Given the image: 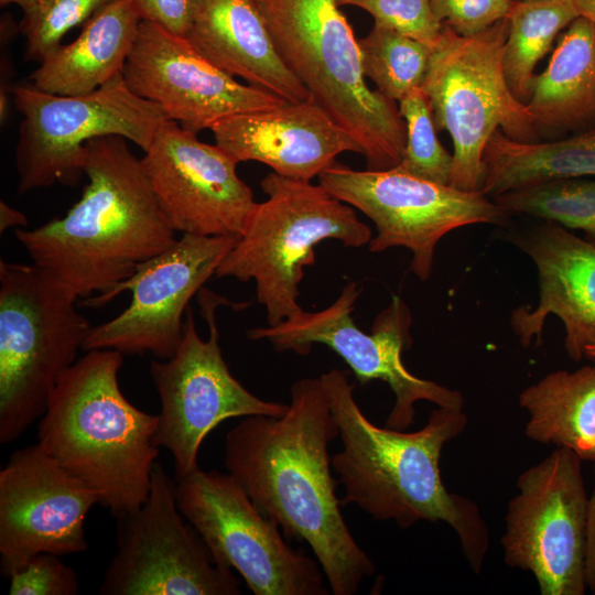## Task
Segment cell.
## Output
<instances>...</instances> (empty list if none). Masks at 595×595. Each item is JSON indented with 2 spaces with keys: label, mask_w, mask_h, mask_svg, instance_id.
<instances>
[{
  "label": "cell",
  "mask_w": 595,
  "mask_h": 595,
  "mask_svg": "<svg viewBox=\"0 0 595 595\" xmlns=\"http://www.w3.org/2000/svg\"><path fill=\"white\" fill-rule=\"evenodd\" d=\"M281 416L249 415L225 437L224 465L285 539L306 542L333 595H354L376 566L340 511L327 446L338 435L320 378L290 389Z\"/></svg>",
  "instance_id": "cell-1"
},
{
  "label": "cell",
  "mask_w": 595,
  "mask_h": 595,
  "mask_svg": "<svg viewBox=\"0 0 595 595\" xmlns=\"http://www.w3.org/2000/svg\"><path fill=\"white\" fill-rule=\"evenodd\" d=\"M358 43L364 75L383 96L398 102L422 86L431 47L378 23Z\"/></svg>",
  "instance_id": "cell-28"
},
{
  "label": "cell",
  "mask_w": 595,
  "mask_h": 595,
  "mask_svg": "<svg viewBox=\"0 0 595 595\" xmlns=\"http://www.w3.org/2000/svg\"><path fill=\"white\" fill-rule=\"evenodd\" d=\"M275 50L312 99L360 147L368 170L396 167L405 123L367 84L359 43L336 0H258Z\"/></svg>",
  "instance_id": "cell-5"
},
{
  "label": "cell",
  "mask_w": 595,
  "mask_h": 595,
  "mask_svg": "<svg viewBox=\"0 0 595 595\" xmlns=\"http://www.w3.org/2000/svg\"><path fill=\"white\" fill-rule=\"evenodd\" d=\"M360 294L355 281L348 282L338 298L317 312L302 311L278 325L253 328L251 339H267L277 350L307 355L314 344L335 351L351 369L360 383L382 380L394 394L393 408L386 426L404 430L414 422L416 401L462 410L461 392L412 375L401 354L410 347L412 317L407 304L393 296L377 315L370 333L358 328L351 313Z\"/></svg>",
  "instance_id": "cell-11"
},
{
  "label": "cell",
  "mask_w": 595,
  "mask_h": 595,
  "mask_svg": "<svg viewBox=\"0 0 595 595\" xmlns=\"http://www.w3.org/2000/svg\"><path fill=\"white\" fill-rule=\"evenodd\" d=\"M398 105L405 123V145L396 167L424 180L450 185L453 154L437 139L432 107L422 87L409 91Z\"/></svg>",
  "instance_id": "cell-30"
},
{
  "label": "cell",
  "mask_w": 595,
  "mask_h": 595,
  "mask_svg": "<svg viewBox=\"0 0 595 595\" xmlns=\"http://www.w3.org/2000/svg\"><path fill=\"white\" fill-rule=\"evenodd\" d=\"M318 184L374 221L377 235L369 251L411 250V271L422 281L430 278L435 247L447 232L502 224L509 213L479 191H461L397 167L360 171L335 162L318 175Z\"/></svg>",
  "instance_id": "cell-14"
},
{
  "label": "cell",
  "mask_w": 595,
  "mask_h": 595,
  "mask_svg": "<svg viewBox=\"0 0 595 595\" xmlns=\"http://www.w3.org/2000/svg\"><path fill=\"white\" fill-rule=\"evenodd\" d=\"M586 583L587 587L595 594V489L588 499L587 508Z\"/></svg>",
  "instance_id": "cell-36"
},
{
  "label": "cell",
  "mask_w": 595,
  "mask_h": 595,
  "mask_svg": "<svg viewBox=\"0 0 595 595\" xmlns=\"http://www.w3.org/2000/svg\"><path fill=\"white\" fill-rule=\"evenodd\" d=\"M508 31L507 18L469 36L443 25L421 86L436 130L452 138L450 185L461 191L480 192L483 153L495 131L501 128L508 137L527 141L536 127L527 104L513 96L505 76Z\"/></svg>",
  "instance_id": "cell-8"
},
{
  "label": "cell",
  "mask_w": 595,
  "mask_h": 595,
  "mask_svg": "<svg viewBox=\"0 0 595 595\" xmlns=\"http://www.w3.org/2000/svg\"><path fill=\"white\" fill-rule=\"evenodd\" d=\"M527 106L536 126L573 130L595 123V24L575 19L559 35L547 68L536 75Z\"/></svg>",
  "instance_id": "cell-24"
},
{
  "label": "cell",
  "mask_w": 595,
  "mask_h": 595,
  "mask_svg": "<svg viewBox=\"0 0 595 595\" xmlns=\"http://www.w3.org/2000/svg\"><path fill=\"white\" fill-rule=\"evenodd\" d=\"M519 405L530 415L524 430L530 440L595 461L594 363L548 374L520 392Z\"/></svg>",
  "instance_id": "cell-25"
},
{
  "label": "cell",
  "mask_w": 595,
  "mask_h": 595,
  "mask_svg": "<svg viewBox=\"0 0 595 595\" xmlns=\"http://www.w3.org/2000/svg\"><path fill=\"white\" fill-rule=\"evenodd\" d=\"M100 499L36 443L15 451L0 470V567L6 577L34 555L88 548L85 519Z\"/></svg>",
  "instance_id": "cell-18"
},
{
  "label": "cell",
  "mask_w": 595,
  "mask_h": 595,
  "mask_svg": "<svg viewBox=\"0 0 595 595\" xmlns=\"http://www.w3.org/2000/svg\"><path fill=\"white\" fill-rule=\"evenodd\" d=\"M141 18L129 0H113L96 12L79 35L40 63L29 79L63 96L88 94L119 74L136 41Z\"/></svg>",
  "instance_id": "cell-23"
},
{
  "label": "cell",
  "mask_w": 595,
  "mask_h": 595,
  "mask_svg": "<svg viewBox=\"0 0 595 595\" xmlns=\"http://www.w3.org/2000/svg\"><path fill=\"white\" fill-rule=\"evenodd\" d=\"M571 177H595V128L542 143L497 130L484 149L480 192L486 196Z\"/></svg>",
  "instance_id": "cell-26"
},
{
  "label": "cell",
  "mask_w": 595,
  "mask_h": 595,
  "mask_svg": "<svg viewBox=\"0 0 595 595\" xmlns=\"http://www.w3.org/2000/svg\"><path fill=\"white\" fill-rule=\"evenodd\" d=\"M28 225V219L23 213L11 207L6 202H0V231L9 228H23Z\"/></svg>",
  "instance_id": "cell-37"
},
{
  "label": "cell",
  "mask_w": 595,
  "mask_h": 595,
  "mask_svg": "<svg viewBox=\"0 0 595 595\" xmlns=\"http://www.w3.org/2000/svg\"><path fill=\"white\" fill-rule=\"evenodd\" d=\"M113 0H40L26 13L20 30L26 39L25 60L43 62L62 45L63 36L85 24Z\"/></svg>",
  "instance_id": "cell-31"
},
{
  "label": "cell",
  "mask_w": 595,
  "mask_h": 595,
  "mask_svg": "<svg viewBox=\"0 0 595 595\" xmlns=\"http://www.w3.org/2000/svg\"><path fill=\"white\" fill-rule=\"evenodd\" d=\"M581 17L591 20L595 24V0H574Z\"/></svg>",
  "instance_id": "cell-38"
},
{
  "label": "cell",
  "mask_w": 595,
  "mask_h": 595,
  "mask_svg": "<svg viewBox=\"0 0 595 595\" xmlns=\"http://www.w3.org/2000/svg\"><path fill=\"white\" fill-rule=\"evenodd\" d=\"M515 0H431L443 25L459 35L478 34L506 19Z\"/></svg>",
  "instance_id": "cell-34"
},
{
  "label": "cell",
  "mask_w": 595,
  "mask_h": 595,
  "mask_svg": "<svg viewBox=\"0 0 595 595\" xmlns=\"http://www.w3.org/2000/svg\"><path fill=\"white\" fill-rule=\"evenodd\" d=\"M515 244L537 267L540 300L533 310L511 313L513 333L524 347L533 337L540 343L545 318L554 314L565 328L567 356L581 361L595 344V245L552 221L516 235Z\"/></svg>",
  "instance_id": "cell-20"
},
{
  "label": "cell",
  "mask_w": 595,
  "mask_h": 595,
  "mask_svg": "<svg viewBox=\"0 0 595 595\" xmlns=\"http://www.w3.org/2000/svg\"><path fill=\"white\" fill-rule=\"evenodd\" d=\"M581 458L556 447L520 474L509 502L504 558L530 571L542 595H583L586 583L587 508Z\"/></svg>",
  "instance_id": "cell-15"
},
{
  "label": "cell",
  "mask_w": 595,
  "mask_h": 595,
  "mask_svg": "<svg viewBox=\"0 0 595 595\" xmlns=\"http://www.w3.org/2000/svg\"><path fill=\"white\" fill-rule=\"evenodd\" d=\"M122 77L132 93L155 102L170 120L196 134L223 118L286 102L266 89L241 84L186 37L144 20Z\"/></svg>",
  "instance_id": "cell-17"
},
{
  "label": "cell",
  "mask_w": 595,
  "mask_h": 595,
  "mask_svg": "<svg viewBox=\"0 0 595 595\" xmlns=\"http://www.w3.org/2000/svg\"><path fill=\"white\" fill-rule=\"evenodd\" d=\"M156 201L176 232L239 236L256 201L219 145L167 120L141 158Z\"/></svg>",
  "instance_id": "cell-19"
},
{
  "label": "cell",
  "mask_w": 595,
  "mask_h": 595,
  "mask_svg": "<svg viewBox=\"0 0 595 595\" xmlns=\"http://www.w3.org/2000/svg\"><path fill=\"white\" fill-rule=\"evenodd\" d=\"M61 555L42 552L34 555L10 580V595H76L79 583L76 572Z\"/></svg>",
  "instance_id": "cell-33"
},
{
  "label": "cell",
  "mask_w": 595,
  "mask_h": 595,
  "mask_svg": "<svg viewBox=\"0 0 595 595\" xmlns=\"http://www.w3.org/2000/svg\"><path fill=\"white\" fill-rule=\"evenodd\" d=\"M343 448L332 468L344 485L342 506L355 504L374 519L408 529L421 520L443 521L457 533L470 567L479 573L489 545L477 505L445 488L443 446L467 425L462 410L439 407L416 432L380 428L361 412L347 374L332 369L320 377Z\"/></svg>",
  "instance_id": "cell-2"
},
{
  "label": "cell",
  "mask_w": 595,
  "mask_h": 595,
  "mask_svg": "<svg viewBox=\"0 0 595 595\" xmlns=\"http://www.w3.org/2000/svg\"><path fill=\"white\" fill-rule=\"evenodd\" d=\"M339 7L363 9L374 23L392 29L412 37L433 50L437 44L443 24L435 15L431 0H336Z\"/></svg>",
  "instance_id": "cell-32"
},
{
  "label": "cell",
  "mask_w": 595,
  "mask_h": 595,
  "mask_svg": "<svg viewBox=\"0 0 595 595\" xmlns=\"http://www.w3.org/2000/svg\"><path fill=\"white\" fill-rule=\"evenodd\" d=\"M198 298L208 324V338L198 335L188 307L182 340L174 355L150 363L161 405L154 441L171 453L176 479L199 468L201 445L224 420L249 415L278 418L289 409V404L252 394L230 374L219 347L215 317L217 306L226 301L205 288Z\"/></svg>",
  "instance_id": "cell-10"
},
{
  "label": "cell",
  "mask_w": 595,
  "mask_h": 595,
  "mask_svg": "<svg viewBox=\"0 0 595 595\" xmlns=\"http://www.w3.org/2000/svg\"><path fill=\"white\" fill-rule=\"evenodd\" d=\"M79 298L44 270L0 261V444L43 415L91 328Z\"/></svg>",
  "instance_id": "cell-7"
},
{
  "label": "cell",
  "mask_w": 595,
  "mask_h": 595,
  "mask_svg": "<svg viewBox=\"0 0 595 595\" xmlns=\"http://www.w3.org/2000/svg\"><path fill=\"white\" fill-rule=\"evenodd\" d=\"M237 237L183 234L111 291L83 300L84 305L96 307L123 291L131 292V301L120 314L91 326L82 350L172 357L182 340L190 301L215 275Z\"/></svg>",
  "instance_id": "cell-16"
},
{
  "label": "cell",
  "mask_w": 595,
  "mask_h": 595,
  "mask_svg": "<svg viewBox=\"0 0 595 595\" xmlns=\"http://www.w3.org/2000/svg\"><path fill=\"white\" fill-rule=\"evenodd\" d=\"M236 162L256 161L292 180L311 181L360 147L312 98L232 115L209 129Z\"/></svg>",
  "instance_id": "cell-21"
},
{
  "label": "cell",
  "mask_w": 595,
  "mask_h": 595,
  "mask_svg": "<svg viewBox=\"0 0 595 595\" xmlns=\"http://www.w3.org/2000/svg\"><path fill=\"white\" fill-rule=\"evenodd\" d=\"M176 501V482L155 463L145 500L117 519V550L100 595H239L232 569L219 564Z\"/></svg>",
  "instance_id": "cell-13"
},
{
  "label": "cell",
  "mask_w": 595,
  "mask_h": 595,
  "mask_svg": "<svg viewBox=\"0 0 595 595\" xmlns=\"http://www.w3.org/2000/svg\"><path fill=\"white\" fill-rule=\"evenodd\" d=\"M12 93L23 117L14 158L21 194L57 182L77 184L89 140L120 136L145 151L169 120L159 105L132 93L122 74L83 95H55L32 84Z\"/></svg>",
  "instance_id": "cell-9"
},
{
  "label": "cell",
  "mask_w": 595,
  "mask_h": 595,
  "mask_svg": "<svg viewBox=\"0 0 595 595\" xmlns=\"http://www.w3.org/2000/svg\"><path fill=\"white\" fill-rule=\"evenodd\" d=\"M39 1L40 0H0V3L1 6H4L8 3L17 4L22 9L23 13H26L30 10H32L37 4Z\"/></svg>",
  "instance_id": "cell-39"
},
{
  "label": "cell",
  "mask_w": 595,
  "mask_h": 595,
  "mask_svg": "<svg viewBox=\"0 0 595 595\" xmlns=\"http://www.w3.org/2000/svg\"><path fill=\"white\" fill-rule=\"evenodd\" d=\"M260 187L267 199L256 203L215 277L253 280L268 326H274L303 311L299 284L304 268L315 263L314 248L321 241L335 239L359 248L372 237L355 208L321 184L270 172Z\"/></svg>",
  "instance_id": "cell-6"
},
{
  "label": "cell",
  "mask_w": 595,
  "mask_h": 595,
  "mask_svg": "<svg viewBox=\"0 0 595 595\" xmlns=\"http://www.w3.org/2000/svg\"><path fill=\"white\" fill-rule=\"evenodd\" d=\"M585 357L595 364V344L585 347Z\"/></svg>",
  "instance_id": "cell-40"
},
{
  "label": "cell",
  "mask_w": 595,
  "mask_h": 595,
  "mask_svg": "<svg viewBox=\"0 0 595 595\" xmlns=\"http://www.w3.org/2000/svg\"><path fill=\"white\" fill-rule=\"evenodd\" d=\"M60 377L37 426V444L120 518L148 497L159 446L158 414L134 407L118 375L123 354L93 349Z\"/></svg>",
  "instance_id": "cell-4"
},
{
  "label": "cell",
  "mask_w": 595,
  "mask_h": 595,
  "mask_svg": "<svg viewBox=\"0 0 595 595\" xmlns=\"http://www.w3.org/2000/svg\"><path fill=\"white\" fill-rule=\"evenodd\" d=\"M578 17L574 0L513 1L507 17L509 31L502 65L508 86L520 101L531 96L537 64L560 32Z\"/></svg>",
  "instance_id": "cell-27"
},
{
  "label": "cell",
  "mask_w": 595,
  "mask_h": 595,
  "mask_svg": "<svg viewBox=\"0 0 595 595\" xmlns=\"http://www.w3.org/2000/svg\"><path fill=\"white\" fill-rule=\"evenodd\" d=\"M508 212L523 213L585 232L595 245V177H571L516 188L495 197Z\"/></svg>",
  "instance_id": "cell-29"
},
{
  "label": "cell",
  "mask_w": 595,
  "mask_h": 595,
  "mask_svg": "<svg viewBox=\"0 0 595 595\" xmlns=\"http://www.w3.org/2000/svg\"><path fill=\"white\" fill-rule=\"evenodd\" d=\"M176 501L214 559L255 595L329 594L318 561L291 548L228 473L198 468L176 479Z\"/></svg>",
  "instance_id": "cell-12"
},
{
  "label": "cell",
  "mask_w": 595,
  "mask_h": 595,
  "mask_svg": "<svg viewBox=\"0 0 595 595\" xmlns=\"http://www.w3.org/2000/svg\"><path fill=\"white\" fill-rule=\"evenodd\" d=\"M185 37L223 71L249 85L289 102L312 98L280 58L258 0H192Z\"/></svg>",
  "instance_id": "cell-22"
},
{
  "label": "cell",
  "mask_w": 595,
  "mask_h": 595,
  "mask_svg": "<svg viewBox=\"0 0 595 595\" xmlns=\"http://www.w3.org/2000/svg\"><path fill=\"white\" fill-rule=\"evenodd\" d=\"M141 20L186 36L192 17V0H129Z\"/></svg>",
  "instance_id": "cell-35"
},
{
  "label": "cell",
  "mask_w": 595,
  "mask_h": 595,
  "mask_svg": "<svg viewBox=\"0 0 595 595\" xmlns=\"http://www.w3.org/2000/svg\"><path fill=\"white\" fill-rule=\"evenodd\" d=\"M82 171L88 184L63 217L14 234L32 263L85 300L111 291L177 238L127 139L89 140Z\"/></svg>",
  "instance_id": "cell-3"
}]
</instances>
